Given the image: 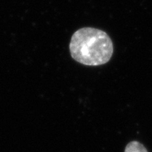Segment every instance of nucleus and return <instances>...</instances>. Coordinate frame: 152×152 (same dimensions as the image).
Masks as SVG:
<instances>
[{
    "mask_svg": "<svg viewBox=\"0 0 152 152\" xmlns=\"http://www.w3.org/2000/svg\"><path fill=\"white\" fill-rule=\"evenodd\" d=\"M69 51L73 60L87 66H100L110 60L114 46L103 30L91 27L78 29L72 36Z\"/></svg>",
    "mask_w": 152,
    "mask_h": 152,
    "instance_id": "f257e3e1",
    "label": "nucleus"
},
{
    "mask_svg": "<svg viewBox=\"0 0 152 152\" xmlns=\"http://www.w3.org/2000/svg\"><path fill=\"white\" fill-rule=\"evenodd\" d=\"M124 152H148L146 148L138 141H134L127 144Z\"/></svg>",
    "mask_w": 152,
    "mask_h": 152,
    "instance_id": "f03ea898",
    "label": "nucleus"
}]
</instances>
